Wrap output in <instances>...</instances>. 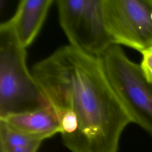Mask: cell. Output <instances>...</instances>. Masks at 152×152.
Returning a JSON list of instances; mask_svg holds the SVG:
<instances>
[{"label":"cell","mask_w":152,"mask_h":152,"mask_svg":"<svg viewBox=\"0 0 152 152\" xmlns=\"http://www.w3.org/2000/svg\"><path fill=\"white\" fill-rule=\"evenodd\" d=\"M31 74L56 112L62 142L71 152H118L132 121L99 57L64 46L36 63Z\"/></svg>","instance_id":"1"},{"label":"cell","mask_w":152,"mask_h":152,"mask_svg":"<svg viewBox=\"0 0 152 152\" xmlns=\"http://www.w3.org/2000/svg\"><path fill=\"white\" fill-rule=\"evenodd\" d=\"M26 65V50L10 21L0 25V118L52 108Z\"/></svg>","instance_id":"2"},{"label":"cell","mask_w":152,"mask_h":152,"mask_svg":"<svg viewBox=\"0 0 152 152\" xmlns=\"http://www.w3.org/2000/svg\"><path fill=\"white\" fill-rule=\"evenodd\" d=\"M106 78L132 122L152 136V84L140 65L131 61L118 45H112L99 57Z\"/></svg>","instance_id":"3"},{"label":"cell","mask_w":152,"mask_h":152,"mask_svg":"<svg viewBox=\"0 0 152 152\" xmlns=\"http://www.w3.org/2000/svg\"><path fill=\"white\" fill-rule=\"evenodd\" d=\"M61 27L70 45L99 57L113 44L104 20L103 0H57Z\"/></svg>","instance_id":"4"},{"label":"cell","mask_w":152,"mask_h":152,"mask_svg":"<svg viewBox=\"0 0 152 152\" xmlns=\"http://www.w3.org/2000/svg\"><path fill=\"white\" fill-rule=\"evenodd\" d=\"M103 10L113 45L141 53L152 46V0H103Z\"/></svg>","instance_id":"5"},{"label":"cell","mask_w":152,"mask_h":152,"mask_svg":"<svg viewBox=\"0 0 152 152\" xmlns=\"http://www.w3.org/2000/svg\"><path fill=\"white\" fill-rule=\"evenodd\" d=\"M53 0H21L9 20L20 44L25 48L35 39L47 16Z\"/></svg>","instance_id":"6"},{"label":"cell","mask_w":152,"mask_h":152,"mask_svg":"<svg viewBox=\"0 0 152 152\" xmlns=\"http://www.w3.org/2000/svg\"><path fill=\"white\" fill-rule=\"evenodd\" d=\"M0 120L21 134L42 141L61 133L59 118L53 107L13 114Z\"/></svg>","instance_id":"7"},{"label":"cell","mask_w":152,"mask_h":152,"mask_svg":"<svg viewBox=\"0 0 152 152\" xmlns=\"http://www.w3.org/2000/svg\"><path fill=\"white\" fill-rule=\"evenodd\" d=\"M42 141L13 129L0 120L1 152H37Z\"/></svg>","instance_id":"8"},{"label":"cell","mask_w":152,"mask_h":152,"mask_svg":"<svg viewBox=\"0 0 152 152\" xmlns=\"http://www.w3.org/2000/svg\"><path fill=\"white\" fill-rule=\"evenodd\" d=\"M141 54L142 58L140 64L141 68L147 80L152 84V46Z\"/></svg>","instance_id":"9"}]
</instances>
